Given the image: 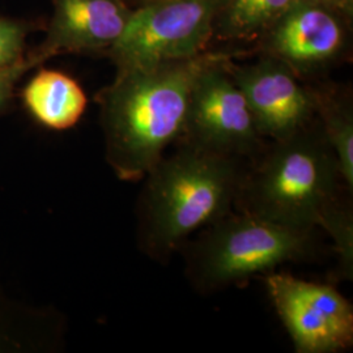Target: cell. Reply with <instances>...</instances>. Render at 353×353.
<instances>
[{
	"instance_id": "cell-1",
	"label": "cell",
	"mask_w": 353,
	"mask_h": 353,
	"mask_svg": "<svg viewBox=\"0 0 353 353\" xmlns=\"http://www.w3.org/2000/svg\"><path fill=\"white\" fill-rule=\"evenodd\" d=\"M219 54L117 68L113 81L96 94L105 160L121 181H141L181 139L194 81Z\"/></svg>"
},
{
	"instance_id": "cell-2",
	"label": "cell",
	"mask_w": 353,
	"mask_h": 353,
	"mask_svg": "<svg viewBox=\"0 0 353 353\" xmlns=\"http://www.w3.org/2000/svg\"><path fill=\"white\" fill-rule=\"evenodd\" d=\"M250 161L176 141L152 166L138 199V248L157 263L236 208Z\"/></svg>"
},
{
	"instance_id": "cell-3",
	"label": "cell",
	"mask_w": 353,
	"mask_h": 353,
	"mask_svg": "<svg viewBox=\"0 0 353 353\" xmlns=\"http://www.w3.org/2000/svg\"><path fill=\"white\" fill-rule=\"evenodd\" d=\"M344 189L336 156L316 119L287 139L268 141L252 159L234 210L314 232L323 208Z\"/></svg>"
},
{
	"instance_id": "cell-4",
	"label": "cell",
	"mask_w": 353,
	"mask_h": 353,
	"mask_svg": "<svg viewBox=\"0 0 353 353\" xmlns=\"http://www.w3.org/2000/svg\"><path fill=\"white\" fill-rule=\"evenodd\" d=\"M179 252L190 285L201 294H212L305 259L313 252V232L233 210L203 228Z\"/></svg>"
},
{
	"instance_id": "cell-5",
	"label": "cell",
	"mask_w": 353,
	"mask_h": 353,
	"mask_svg": "<svg viewBox=\"0 0 353 353\" xmlns=\"http://www.w3.org/2000/svg\"><path fill=\"white\" fill-rule=\"evenodd\" d=\"M221 0H153L134 10L106 57L115 68L186 59L210 51Z\"/></svg>"
},
{
	"instance_id": "cell-6",
	"label": "cell",
	"mask_w": 353,
	"mask_h": 353,
	"mask_svg": "<svg viewBox=\"0 0 353 353\" xmlns=\"http://www.w3.org/2000/svg\"><path fill=\"white\" fill-rule=\"evenodd\" d=\"M234 55L220 51L196 76L179 140L252 161L268 140L259 132L243 93L228 70V59Z\"/></svg>"
},
{
	"instance_id": "cell-7",
	"label": "cell",
	"mask_w": 353,
	"mask_h": 353,
	"mask_svg": "<svg viewBox=\"0 0 353 353\" xmlns=\"http://www.w3.org/2000/svg\"><path fill=\"white\" fill-rule=\"evenodd\" d=\"M265 287L297 353H336L353 345V307L339 290L284 272Z\"/></svg>"
},
{
	"instance_id": "cell-8",
	"label": "cell",
	"mask_w": 353,
	"mask_h": 353,
	"mask_svg": "<svg viewBox=\"0 0 353 353\" xmlns=\"http://www.w3.org/2000/svg\"><path fill=\"white\" fill-rule=\"evenodd\" d=\"M352 21L326 6L299 0L255 43L252 51L276 58L305 81H316L347 61Z\"/></svg>"
},
{
	"instance_id": "cell-9",
	"label": "cell",
	"mask_w": 353,
	"mask_h": 353,
	"mask_svg": "<svg viewBox=\"0 0 353 353\" xmlns=\"http://www.w3.org/2000/svg\"><path fill=\"white\" fill-rule=\"evenodd\" d=\"M227 67L265 139H287L316 121L310 83L296 75L284 62L259 55L255 62L246 64H236L230 58Z\"/></svg>"
},
{
	"instance_id": "cell-10",
	"label": "cell",
	"mask_w": 353,
	"mask_h": 353,
	"mask_svg": "<svg viewBox=\"0 0 353 353\" xmlns=\"http://www.w3.org/2000/svg\"><path fill=\"white\" fill-rule=\"evenodd\" d=\"M51 6L45 38L26 52L30 70L63 54L106 57L132 14L122 0H51Z\"/></svg>"
},
{
	"instance_id": "cell-11",
	"label": "cell",
	"mask_w": 353,
	"mask_h": 353,
	"mask_svg": "<svg viewBox=\"0 0 353 353\" xmlns=\"http://www.w3.org/2000/svg\"><path fill=\"white\" fill-rule=\"evenodd\" d=\"M26 110L49 130L64 131L75 127L88 106V97L74 77L41 68L23 89Z\"/></svg>"
},
{
	"instance_id": "cell-12",
	"label": "cell",
	"mask_w": 353,
	"mask_h": 353,
	"mask_svg": "<svg viewBox=\"0 0 353 353\" xmlns=\"http://www.w3.org/2000/svg\"><path fill=\"white\" fill-rule=\"evenodd\" d=\"M310 85L314 94L316 119L336 156L344 186L353 191L352 94L348 88L327 83H310Z\"/></svg>"
},
{
	"instance_id": "cell-13",
	"label": "cell",
	"mask_w": 353,
	"mask_h": 353,
	"mask_svg": "<svg viewBox=\"0 0 353 353\" xmlns=\"http://www.w3.org/2000/svg\"><path fill=\"white\" fill-rule=\"evenodd\" d=\"M299 0H221L214 41L254 45Z\"/></svg>"
},
{
	"instance_id": "cell-14",
	"label": "cell",
	"mask_w": 353,
	"mask_h": 353,
	"mask_svg": "<svg viewBox=\"0 0 353 353\" xmlns=\"http://www.w3.org/2000/svg\"><path fill=\"white\" fill-rule=\"evenodd\" d=\"M352 191L344 189L323 208L316 227L326 230L334 243L338 259V278L352 280L353 210Z\"/></svg>"
},
{
	"instance_id": "cell-15",
	"label": "cell",
	"mask_w": 353,
	"mask_h": 353,
	"mask_svg": "<svg viewBox=\"0 0 353 353\" xmlns=\"http://www.w3.org/2000/svg\"><path fill=\"white\" fill-rule=\"evenodd\" d=\"M33 29L26 20L0 17V70L26 62V37Z\"/></svg>"
},
{
	"instance_id": "cell-16",
	"label": "cell",
	"mask_w": 353,
	"mask_h": 353,
	"mask_svg": "<svg viewBox=\"0 0 353 353\" xmlns=\"http://www.w3.org/2000/svg\"><path fill=\"white\" fill-rule=\"evenodd\" d=\"M29 65L26 62L10 68L0 70V115L6 112L12 101L14 87L21 76L26 75L29 71Z\"/></svg>"
},
{
	"instance_id": "cell-17",
	"label": "cell",
	"mask_w": 353,
	"mask_h": 353,
	"mask_svg": "<svg viewBox=\"0 0 353 353\" xmlns=\"http://www.w3.org/2000/svg\"><path fill=\"white\" fill-rule=\"evenodd\" d=\"M305 1H312V3L326 6L328 8H332L338 12L343 13L344 16L353 20V0H305Z\"/></svg>"
},
{
	"instance_id": "cell-18",
	"label": "cell",
	"mask_w": 353,
	"mask_h": 353,
	"mask_svg": "<svg viewBox=\"0 0 353 353\" xmlns=\"http://www.w3.org/2000/svg\"><path fill=\"white\" fill-rule=\"evenodd\" d=\"M122 1L126 4L127 7H130L134 11V10L139 8L141 6H145V4L151 3L153 0H122Z\"/></svg>"
}]
</instances>
